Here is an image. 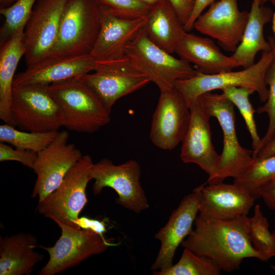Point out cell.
Returning <instances> with one entry per match:
<instances>
[{
	"instance_id": "obj_9",
	"label": "cell",
	"mask_w": 275,
	"mask_h": 275,
	"mask_svg": "<svg viewBox=\"0 0 275 275\" xmlns=\"http://www.w3.org/2000/svg\"><path fill=\"white\" fill-rule=\"evenodd\" d=\"M53 221L61 228V235L52 246L37 245L49 256L40 275H54L76 266L91 256L104 252L113 244L112 239L106 238L104 235Z\"/></svg>"
},
{
	"instance_id": "obj_26",
	"label": "cell",
	"mask_w": 275,
	"mask_h": 275,
	"mask_svg": "<svg viewBox=\"0 0 275 275\" xmlns=\"http://www.w3.org/2000/svg\"><path fill=\"white\" fill-rule=\"evenodd\" d=\"M275 178V154L263 157H257L234 183L248 190L257 199L258 191Z\"/></svg>"
},
{
	"instance_id": "obj_12",
	"label": "cell",
	"mask_w": 275,
	"mask_h": 275,
	"mask_svg": "<svg viewBox=\"0 0 275 275\" xmlns=\"http://www.w3.org/2000/svg\"><path fill=\"white\" fill-rule=\"evenodd\" d=\"M66 130L58 132L54 139L45 149L37 153L32 169L37 175L31 197L38 202L54 191L69 171L82 156L73 144L68 143Z\"/></svg>"
},
{
	"instance_id": "obj_2",
	"label": "cell",
	"mask_w": 275,
	"mask_h": 275,
	"mask_svg": "<svg viewBox=\"0 0 275 275\" xmlns=\"http://www.w3.org/2000/svg\"><path fill=\"white\" fill-rule=\"evenodd\" d=\"M102 9L95 0H68L54 44L47 57L90 54L102 23Z\"/></svg>"
},
{
	"instance_id": "obj_40",
	"label": "cell",
	"mask_w": 275,
	"mask_h": 275,
	"mask_svg": "<svg viewBox=\"0 0 275 275\" xmlns=\"http://www.w3.org/2000/svg\"><path fill=\"white\" fill-rule=\"evenodd\" d=\"M16 1L17 0H0V8L8 7Z\"/></svg>"
},
{
	"instance_id": "obj_35",
	"label": "cell",
	"mask_w": 275,
	"mask_h": 275,
	"mask_svg": "<svg viewBox=\"0 0 275 275\" xmlns=\"http://www.w3.org/2000/svg\"><path fill=\"white\" fill-rule=\"evenodd\" d=\"M175 9L179 19L184 25L192 13L195 0H168Z\"/></svg>"
},
{
	"instance_id": "obj_14",
	"label": "cell",
	"mask_w": 275,
	"mask_h": 275,
	"mask_svg": "<svg viewBox=\"0 0 275 275\" xmlns=\"http://www.w3.org/2000/svg\"><path fill=\"white\" fill-rule=\"evenodd\" d=\"M68 0H37L24 29L26 66L46 58L56 41Z\"/></svg>"
},
{
	"instance_id": "obj_22",
	"label": "cell",
	"mask_w": 275,
	"mask_h": 275,
	"mask_svg": "<svg viewBox=\"0 0 275 275\" xmlns=\"http://www.w3.org/2000/svg\"><path fill=\"white\" fill-rule=\"evenodd\" d=\"M38 239L20 232L0 237V275H29L44 256L34 251Z\"/></svg>"
},
{
	"instance_id": "obj_41",
	"label": "cell",
	"mask_w": 275,
	"mask_h": 275,
	"mask_svg": "<svg viewBox=\"0 0 275 275\" xmlns=\"http://www.w3.org/2000/svg\"><path fill=\"white\" fill-rule=\"evenodd\" d=\"M148 5L151 7H153L155 5H157L160 3H161L164 0H140Z\"/></svg>"
},
{
	"instance_id": "obj_39",
	"label": "cell",
	"mask_w": 275,
	"mask_h": 275,
	"mask_svg": "<svg viewBox=\"0 0 275 275\" xmlns=\"http://www.w3.org/2000/svg\"><path fill=\"white\" fill-rule=\"evenodd\" d=\"M273 154H275V138L261 147L255 157H263Z\"/></svg>"
},
{
	"instance_id": "obj_38",
	"label": "cell",
	"mask_w": 275,
	"mask_h": 275,
	"mask_svg": "<svg viewBox=\"0 0 275 275\" xmlns=\"http://www.w3.org/2000/svg\"><path fill=\"white\" fill-rule=\"evenodd\" d=\"M258 195L269 209L275 211V184L270 182L264 186L258 191Z\"/></svg>"
},
{
	"instance_id": "obj_46",
	"label": "cell",
	"mask_w": 275,
	"mask_h": 275,
	"mask_svg": "<svg viewBox=\"0 0 275 275\" xmlns=\"http://www.w3.org/2000/svg\"><path fill=\"white\" fill-rule=\"evenodd\" d=\"M272 232H273V234H274V235H275V231H273Z\"/></svg>"
},
{
	"instance_id": "obj_23",
	"label": "cell",
	"mask_w": 275,
	"mask_h": 275,
	"mask_svg": "<svg viewBox=\"0 0 275 275\" xmlns=\"http://www.w3.org/2000/svg\"><path fill=\"white\" fill-rule=\"evenodd\" d=\"M148 38L165 51L173 53L186 32L168 0L151 7L144 26Z\"/></svg>"
},
{
	"instance_id": "obj_30",
	"label": "cell",
	"mask_w": 275,
	"mask_h": 275,
	"mask_svg": "<svg viewBox=\"0 0 275 275\" xmlns=\"http://www.w3.org/2000/svg\"><path fill=\"white\" fill-rule=\"evenodd\" d=\"M249 234L254 249L265 262L275 257V235L269 230L267 218L262 213L261 206L257 204L253 216L249 218Z\"/></svg>"
},
{
	"instance_id": "obj_16",
	"label": "cell",
	"mask_w": 275,
	"mask_h": 275,
	"mask_svg": "<svg viewBox=\"0 0 275 275\" xmlns=\"http://www.w3.org/2000/svg\"><path fill=\"white\" fill-rule=\"evenodd\" d=\"M191 117L187 132L182 141L180 157L185 163L199 166L209 176L216 174L220 155L212 142L209 115L199 98L189 106Z\"/></svg>"
},
{
	"instance_id": "obj_37",
	"label": "cell",
	"mask_w": 275,
	"mask_h": 275,
	"mask_svg": "<svg viewBox=\"0 0 275 275\" xmlns=\"http://www.w3.org/2000/svg\"><path fill=\"white\" fill-rule=\"evenodd\" d=\"M217 0H195L193 10L190 18L186 23L184 25V29L186 32L190 31L194 28V24L201 15L203 10L208 6Z\"/></svg>"
},
{
	"instance_id": "obj_36",
	"label": "cell",
	"mask_w": 275,
	"mask_h": 275,
	"mask_svg": "<svg viewBox=\"0 0 275 275\" xmlns=\"http://www.w3.org/2000/svg\"><path fill=\"white\" fill-rule=\"evenodd\" d=\"M76 224L80 229L90 230L102 235L106 231V225L103 221L82 216L78 218Z\"/></svg>"
},
{
	"instance_id": "obj_31",
	"label": "cell",
	"mask_w": 275,
	"mask_h": 275,
	"mask_svg": "<svg viewBox=\"0 0 275 275\" xmlns=\"http://www.w3.org/2000/svg\"><path fill=\"white\" fill-rule=\"evenodd\" d=\"M37 0H17L11 6L0 8L5 20L0 31L1 44L14 32L24 27Z\"/></svg>"
},
{
	"instance_id": "obj_44",
	"label": "cell",
	"mask_w": 275,
	"mask_h": 275,
	"mask_svg": "<svg viewBox=\"0 0 275 275\" xmlns=\"http://www.w3.org/2000/svg\"><path fill=\"white\" fill-rule=\"evenodd\" d=\"M271 267L275 273V265H271Z\"/></svg>"
},
{
	"instance_id": "obj_19",
	"label": "cell",
	"mask_w": 275,
	"mask_h": 275,
	"mask_svg": "<svg viewBox=\"0 0 275 275\" xmlns=\"http://www.w3.org/2000/svg\"><path fill=\"white\" fill-rule=\"evenodd\" d=\"M96 61L91 54L65 57H46L27 66L15 75L13 88L31 85L48 86L75 78L94 71Z\"/></svg>"
},
{
	"instance_id": "obj_29",
	"label": "cell",
	"mask_w": 275,
	"mask_h": 275,
	"mask_svg": "<svg viewBox=\"0 0 275 275\" xmlns=\"http://www.w3.org/2000/svg\"><path fill=\"white\" fill-rule=\"evenodd\" d=\"M222 91V93L237 107L244 120L251 137L253 157L255 158L261 146V139L258 135L254 118L256 110L249 100V96L255 91L250 88L238 87H228Z\"/></svg>"
},
{
	"instance_id": "obj_17",
	"label": "cell",
	"mask_w": 275,
	"mask_h": 275,
	"mask_svg": "<svg viewBox=\"0 0 275 275\" xmlns=\"http://www.w3.org/2000/svg\"><path fill=\"white\" fill-rule=\"evenodd\" d=\"M199 213L206 218L227 220L247 216L257 200L248 190L236 183L202 184Z\"/></svg>"
},
{
	"instance_id": "obj_15",
	"label": "cell",
	"mask_w": 275,
	"mask_h": 275,
	"mask_svg": "<svg viewBox=\"0 0 275 275\" xmlns=\"http://www.w3.org/2000/svg\"><path fill=\"white\" fill-rule=\"evenodd\" d=\"M249 17V12L239 10L237 0H217L198 16L194 28L233 53L241 41Z\"/></svg>"
},
{
	"instance_id": "obj_8",
	"label": "cell",
	"mask_w": 275,
	"mask_h": 275,
	"mask_svg": "<svg viewBox=\"0 0 275 275\" xmlns=\"http://www.w3.org/2000/svg\"><path fill=\"white\" fill-rule=\"evenodd\" d=\"M11 113L15 126L33 132L57 131L64 118L48 86L13 88Z\"/></svg>"
},
{
	"instance_id": "obj_1",
	"label": "cell",
	"mask_w": 275,
	"mask_h": 275,
	"mask_svg": "<svg viewBox=\"0 0 275 275\" xmlns=\"http://www.w3.org/2000/svg\"><path fill=\"white\" fill-rule=\"evenodd\" d=\"M249 218L242 216L219 220L198 215L194 222L195 229L183 240L182 245L212 261L226 272L238 269L245 258L264 261L251 241Z\"/></svg>"
},
{
	"instance_id": "obj_18",
	"label": "cell",
	"mask_w": 275,
	"mask_h": 275,
	"mask_svg": "<svg viewBox=\"0 0 275 275\" xmlns=\"http://www.w3.org/2000/svg\"><path fill=\"white\" fill-rule=\"evenodd\" d=\"M199 192L197 188L185 196L170 215L167 224L155 235L160 247L151 270H158L173 265L179 245L193 231V224L199 212Z\"/></svg>"
},
{
	"instance_id": "obj_4",
	"label": "cell",
	"mask_w": 275,
	"mask_h": 275,
	"mask_svg": "<svg viewBox=\"0 0 275 275\" xmlns=\"http://www.w3.org/2000/svg\"><path fill=\"white\" fill-rule=\"evenodd\" d=\"M268 41L271 49L262 52L259 60L250 67L238 71L213 74H205L199 71L191 78L177 80L174 88L181 93L189 107L202 94L230 87L253 89L258 93L260 100L265 102L269 92L265 74L275 56V38L269 37Z\"/></svg>"
},
{
	"instance_id": "obj_21",
	"label": "cell",
	"mask_w": 275,
	"mask_h": 275,
	"mask_svg": "<svg viewBox=\"0 0 275 275\" xmlns=\"http://www.w3.org/2000/svg\"><path fill=\"white\" fill-rule=\"evenodd\" d=\"M175 52L180 59L194 64L196 69L205 74L232 71L240 67L231 56L223 54L212 40L185 32Z\"/></svg>"
},
{
	"instance_id": "obj_45",
	"label": "cell",
	"mask_w": 275,
	"mask_h": 275,
	"mask_svg": "<svg viewBox=\"0 0 275 275\" xmlns=\"http://www.w3.org/2000/svg\"><path fill=\"white\" fill-rule=\"evenodd\" d=\"M271 182L275 184V178Z\"/></svg>"
},
{
	"instance_id": "obj_24",
	"label": "cell",
	"mask_w": 275,
	"mask_h": 275,
	"mask_svg": "<svg viewBox=\"0 0 275 275\" xmlns=\"http://www.w3.org/2000/svg\"><path fill=\"white\" fill-rule=\"evenodd\" d=\"M273 12L269 7L261 5L259 0H252L249 17L241 42L231 56L240 67L246 68L255 64V58L260 51H270L272 46L265 39L263 28L272 19Z\"/></svg>"
},
{
	"instance_id": "obj_7",
	"label": "cell",
	"mask_w": 275,
	"mask_h": 275,
	"mask_svg": "<svg viewBox=\"0 0 275 275\" xmlns=\"http://www.w3.org/2000/svg\"><path fill=\"white\" fill-rule=\"evenodd\" d=\"M94 162L88 154L67 173L60 185L42 201L36 211L52 219L80 229L76 224L79 215L88 202L86 189L92 180L90 170Z\"/></svg>"
},
{
	"instance_id": "obj_20",
	"label": "cell",
	"mask_w": 275,
	"mask_h": 275,
	"mask_svg": "<svg viewBox=\"0 0 275 275\" xmlns=\"http://www.w3.org/2000/svg\"><path fill=\"white\" fill-rule=\"evenodd\" d=\"M102 9L101 28L90 53L96 62L113 60L125 56V46L144 27L146 19V16L137 19L121 18Z\"/></svg>"
},
{
	"instance_id": "obj_27",
	"label": "cell",
	"mask_w": 275,
	"mask_h": 275,
	"mask_svg": "<svg viewBox=\"0 0 275 275\" xmlns=\"http://www.w3.org/2000/svg\"><path fill=\"white\" fill-rule=\"evenodd\" d=\"M58 132L21 131L5 123L0 126V142L11 145L17 149L38 153L52 142Z\"/></svg>"
},
{
	"instance_id": "obj_13",
	"label": "cell",
	"mask_w": 275,
	"mask_h": 275,
	"mask_svg": "<svg viewBox=\"0 0 275 275\" xmlns=\"http://www.w3.org/2000/svg\"><path fill=\"white\" fill-rule=\"evenodd\" d=\"M190 117L188 105L175 88L160 91L151 124L152 143L164 150L175 149L183 140Z\"/></svg>"
},
{
	"instance_id": "obj_11",
	"label": "cell",
	"mask_w": 275,
	"mask_h": 275,
	"mask_svg": "<svg viewBox=\"0 0 275 275\" xmlns=\"http://www.w3.org/2000/svg\"><path fill=\"white\" fill-rule=\"evenodd\" d=\"M94 71L75 78L90 87L110 112L119 99L150 82L145 74L132 66L126 56L113 60L96 61Z\"/></svg>"
},
{
	"instance_id": "obj_25",
	"label": "cell",
	"mask_w": 275,
	"mask_h": 275,
	"mask_svg": "<svg viewBox=\"0 0 275 275\" xmlns=\"http://www.w3.org/2000/svg\"><path fill=\"white\" fill-rule=\"evenodd\" d=\"M24 29L23 27L14 32L1 44L0 51V118L14 127L10 108L15 72L25 53Z\"/></svg>"
},
{
	"instance_id": "obj_34",
	"label": "cell",
	"mask_w": 275,
	"mask_h": 275,
	"mask_svg": "<svg viewBox=\"0 0 275 275\" xmlns=\"http://www.w3.org/2000/svg\"><path fill=\"white\" fill-rule=\"evenodd\" d=\"M37 153L27 150L13 149L6 143L0 142V161H16L33 169Z\"/></svg>"
},
{
	"instance_id": "obj_3",
	"label": "cell",
	"mask_w": 275,
	"mask_h": 275,
	"mask_svg": "<svg viewBox=\"0 0 275 275\" xmlns=\"http://www.w3.org/2000/svg\"><path fill=\"white\" fill-rule=\"evenodd\" d=\"M48 89L62 110L68 130L93 133L109 122L111 112L95 92L79 79L52 84Z\"/></svg>"
},
{
	"instance_id": "obj_28",
	"label": "cell",
	"mask_w": 275,
	"mask_h": 275,
	"mask_svg": "<svg viewBox=\"0 0 275 275\" xmlns=\"http://www.w3.org/2000/svg\"><path fill=\"white\" fill-rule=\"evenodd\" d=\"M221 268L212 261L184 248L179 261L170 267L153 272L155 275H219Z\"/></svg>"
},
{
	"instance_id": "obj_32",
	"label": "cell",
	"mask_w": 275,
	"mask_h": 275,
	"mask_svg": "<svg viewBox=\"0 0 275 275\" xmlns=\"http://www.w3.org/2000/svg\"><path fill=\"white\" fill-rule=\"evenodd\" d=\"M95 1L110 14L127 19L146 17L152 7L140 0Z\"/></svg>"
},
{
	"instance_id": "obj_5",
	"label": "cell",
	"mask_w": 275,
	"mask_h": 275,
	"mask_svg": "<svg viewBox=\"0 0 275 275\" xmlns=\"http://www.w3.org/2000/svg\"><path fill=\"white\" fill-rule=\"evenodd\" d=\"M124 54L132 66L145 74L160 91L174 88L178 80L195 76L198 71L154 44L142 28L127 43Z\"/></svg>"
},
{
	"instance_id": "obj_10",
	"label": "cell",
	"mask_w": 275,
	"mask_h": 275,
	"mask_svg": "<svg viewBox=\"0 0 275 275\" xmlns=\"http://www.w3.org/2000/svg\"><path fill=\"white\" fill-rule=\"evenodd\" d=\"M90 175L94 180L92 190L95 195L103 189H113L118 197L117 204L135 213L146 210L149 207L145 193L140 183L141 169L134 160H129L120 164H115L104 158L93 163Z\"/></svg>"
},
{
	"instance_id": "obj_43",
	"label": "cell",
	"mask_w": 275,
	"mask_h": 275,
	"mask_svg": "<svg viewBox=\"0 0 275 275\" xmlns=\"http://www.w3.org/2000/svg\"><path fill=\"white\" fill-rule=\"evenodd\" d=\"M272 29L275 36V12L273 13V15H272Z\"/></svg>"
},
{
	"instance_id": "obj_42",
	"label": "cell",
	"mask_w": 275,
	"mask_h": 275,
	"mask_svg": "<svg viewBox=\"0 0 275 275\" xmlns=\"http://www.w3.org/2000/svg\"><path fill=\"white\" fill-rule=\"evenodd\" d=\"M261 5H264L267 2L270 3L272 5L275 6V0H259Z\"/></svg>"
},
{
	"instance_id": "obj_33",
	"label": "cell",
	"mask_w": 275,
	"mask_h": 275,
	"mask_svg": "<svg viewBox=\"0 0 275 275\" xmlns=\"http://www.w3.org/2000/svg\"><path fill=\"white\" fill-rule=\"evenodd\" d=\"M265 81L269 87L268 98L265 104L256 111L258 114L266 113L268 117V128L261 139V148L275 138V56L266 71Z\"/></svg>"
},
{
	"instance_id": "obj_6",
	"label": "cell",
	"mask_w": 275,
	"mask_h": 275,
	"mask_svg": "<svg viewBox=\"0 0 275 275\" xmlns=\"http://www.w3.org/2000/svg\"><path fill=\"white\" fill-rule=\"evenodd\" d=\"M211 117L215 118L222 130L223 148L216 174L208 179V184L223 182L228 177L241 175L252 162L253 150L239 144L235 129L234 105L223 93H205L199 97Z\"/></svg>"
}]
</instances>
